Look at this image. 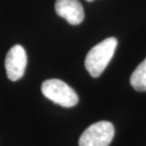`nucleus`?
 <instances>
[{
	"mask_svg": "<svg viewBox=\"0 0 146 146\" xmlns=\"http://www.w3.org/2000/svg\"><path fill=\"white\" fill-rule=\"evenodd\" d=\"M117 44L115 37H108L93 47L87 54L84 64L93 77H98L104 72L114 56Z\"/></svg>",
	"mask_w": 146,
	"mask_h": 146,
	"instance_id": "obj_1",
	"label": "nucleus"
},
{
	"mask_svg": "<svg viewBox=\"0 0 146 146\" xmlns=\"http://www.w3.org/2000/svg\"><path fill=\"white\" fill-rule=\"evenodd\" d=\"M43 95L54 103L63 107H72L78 103V95L64 81L50 79L42 84Z\"/></svg>",
	"mask_w": 146,
	"mask_h": 146,
	"instance_id": "obj_2",
	"label": "nucleus"
},
{
	"mask_svg": "<svg viewBox=\"0 0 146 146\" xmlns=\"http://www.w3.org/2000/svg\"><path fill=\"white\" fill-rule=\"evenodd\" d=\"M114 136V125L108 121H100L84 131L80 137L79 146H109Z\"/></svg>",
	"mask_w": 146,
	"mask_h": 146,
	"instance_id": "obj_3",
	"label": "nucleus"
},
{
	"mask_svg": "<svg viewBox=\"0 0 146 146\" xmlns=\"http://www.w3.org/2000/svg\"><path fill=\"white\" fill-rule=\"evenodd\" d=\"M27 66L25 50L21 45H15L7 52L5 59L7 76L11 81H16L24 76Z\"/></svg>",
	"mask_w": 146,
	"mask_h": 146,
	"instance_id": "obj_4",
	"label": "nucleus"
},
{
	"mask_svg": "<svg viewBox=\"0 0 146 146\" xmlns=\"http://www.w3.org/2000/svg\"><path fill=\"white\" fill-rule=\"evenodd\" d=\"M54 8L58 16L72 25H80L84 18L83 7L79 0H57Z\"/></svg>",
	"mask_w": 146,
	"mask_h": 146,
	"instance_id": "obj_5",
	"label": "nucleus"
},
{
	"mask_svg": "<svg viewBox=\"0 0 146 146\" xmlns=\"http://www.w3.org/2000/svg\"><path fill=\"white\" fill-rule=\"evenodd\" d=\"M131 86L139 92L146 91V58L138 65L130 78Z\"/></svg>",
	"mask_w": 146,
	"mask_h": 146,
	"instance_id": "obj_6",
	"label": "nucleus"
},
{
	"mask_svg": "<svg viewBox=\"0 0 146 146\" xmlns=\"http://www.w3.org/2000/svg\"><path fill=\"white\" fill-rule=\"evenodd\" d=\"M87 1H89V2H92V1H94V0H87Z\"/></svg>",
	"mask_w": 146,
	"mask_h": 146,
	"instance_id": "obj_7",
	"label": "nucleus"
}]
</instances>
